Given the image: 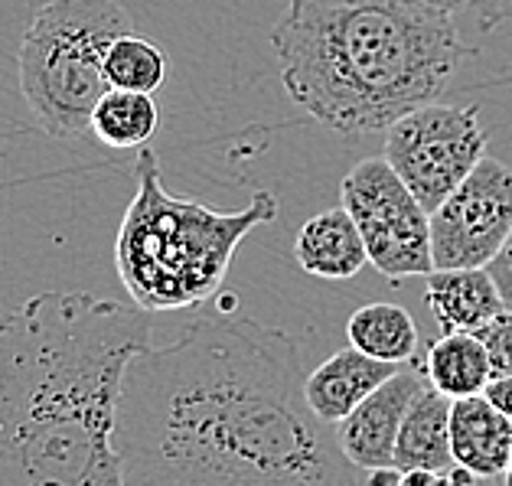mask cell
Returning <instances> with one entry per match:
<instances>
[{
  "label": "cell",
  "instance_id": "1",
  "mask_svg": "<svg viewBox=\"0 0 512 486\" xmlns=\"http://www.w3.org/2000/svg\"><path fill=\"white\" fill-rule=\"evenodd\" d=\"M304 385L294 336L232 310L151 343L121 382L124 486H369Z\"/></svg>",
  "mask_w": 512,
  "mask_h": 486
},
{
  "label": "cell",
  "instance_id": "2",
  "mask_svg": "<svg viewBox=\"0 0 512 486\" xmlns=\"http://www.w3.org/2000/svg\"><path fill=\"white\" fill-rule=\"evenodd\" d=\"M151 333L147 310L85 291L0 314V486H124L118 398Z\"/></svg>",
  "mask_w": 512,
  "mask_h": 486
},
{
  "label": "cell",
  "instance_id": "3",
  "mask_svg": "<svg viewBox=\"0 0 512 486\" xmlns=\"http://www.w3.org/2000/svg\"><path fill=\"white\" fill-rule=\"evenodd\" d=\"M271 46L291 102L346 137L437 102L473 56L451 10L424 0H291Z\"/></svg>",
  "mask_w": 512,
  "mask_h": 486
},
{
  "label": "cell",
  "instance_id": "4",
  "mask_svg": "<svg viewBox=\"0 0 512 486\" xmlns=\"http://www.w3.org/2000/svg\"><path fill=\"white\" fill-rule=\"evenodd\" d=\"M134 177L137 190L118 229L115 268L124 291L147 314L199 307L216 297L245 235L278 219V199L268 190H255L235 213L173 196L160 180V157L147 147L137 151Z\"/></svg>",
  "mask_w": 512,
  "mask_h": 486
},
{
  "label": "cell",
  "instance_id": "5",
  "mask_svg": "<svg viewBox=\"0 0 512 486\" xmlns=\"http://www.w3.org/2000/svg\"><path fill=\"white\" fill-rule=\"evenodd\" d=\"M131 33L118 0H46L20 40V95L49 137L89 134L92 111L108 92L105 53Z\"/></svg>",
  "mask_w": 512,
  "mask_h": 486
},
{
  "label": "cell",
  "instance_id": "6",
  "mask_svg": "<svg viewBox=\"0 0 512 486\" xmlns=\"http://www.w3.org/2000/svg\"><path fill=\"white\" fill-rule=\"evenodd\" d=\"M340 206L353 216L369 265L382 278L402 284L405 278H428L434 271L431 213L385 157H366L346 173Z\"/></svg>",
  "mask_w": 512,
  "mask_h": 486
},
{
  "label": "cell",
  "instance_id": "7",
  "mask_svg": "<svg viewBox=\"0 0 512 486\" xmlns=\"http://www.w3.org/2000/svg\"><path fill=\"white\" fill-rule=\"evenodd\" d=\"M382 157L418 203L434 213L486 157L480 108L428 102L408 111L392 128H385Z\"/></svg>",
  "mask_w": 512,
  "mask_h": 486
},
{
  "label": "cell",
  "instance_id": "8",
  "mask_svg": "<svg viewBox=\"0 0 512 486\" xmlns=\"http://www.w3.org/2000/svg\"><path fill=\"white\" fill-rule=\"evenodd\" d=\"M512 232V167L486 154L431 213L434 268H490Z\"/></svg>",
  "mask_w": 512,
  "mask_h": 486
},
{
  "label": "cell",
  "instance_id": "9",
  "mask_svg": "<svg viewBox=\"0 0 512 486\" xmlns=\"http://www.w3.org/2000/svg\"><path fill=\"white\" fill-rule=\"evenodd\" d=\"M428 389V379L418 369V363L398 366L395 376H389L376 392H372L359 408L333 425L336 444L346 454V460L362 473L385 470L395 464V441L402 431V421L408 415L411 402Z\"/></svg>",
  "mask_w": 512,
  "mask_h": 486
},
{
  "label": "cell",
  "instance_id": "10",
  "mask_svg": "<svg viewBox=\"0 0 512 486\" xmlns=\"http://www.w3.org/2000/svg\"><path fill=\"white\" fill-rule=\"evenodd\" d=\"M398 366L392 363H379L359 350H340L330 359L307 372V405L314 408V415L327 425H340L353 408H359L366 398L379 389V385L395 376Z\"/></svg>",
  "mask_w": 512,
  "mask_h": 486
},
{
  "label": "cell",
  "instance_id": "11",
  "mask_svg": "<svg viewBox=\"0 0 512 486\" xmlns=\"http://www.w3.org/2000/svg\"><path fill=\"white\" fill-rule=\"evenodd\" d=\"M424 304L431 307L441 333H477L506 310L490 268H434L424 288Z\"/></svg>",
  "mask_w": 512,
  "mask_h": 486
},
{
  "label": "cell",
  "instance_id": "12",
  "mask_svg": "<svg viewBox=\"0 0 512 486\" xmlns=\"http://www.w3.org/2000/svg\"><path fill=\"white\" fill-rule=\"evenodd\" d=\"M451 454L454 464L486 477H503L512 454V421L496 411L486 395L451 402Z\"/></svg>",
  "mask_w": 512,
  "mask_h": 486
},
{
  "label": "cell",
  "instance_id": "13",
  "mask_svg": "<svg viewBox=\"0 0 512 486\" xmlns=\"http://www.w3.org/2000/svg\"><path fill=\"white\" fill-rule=\"evenodd\" d=\"M294 258L310 278L320 281H349L369 261L366 242L343 206L323 209L304 222L294 242Z\"/></svg>",
  "mask_w": 512,
  "mask_h": 486
},
{
  "label": "cell",
  "instance_id": "14",
  "mask_svg": "<svg viewBox=\"0 0 512 486\" xmlns=\"http://www.w3.org/2000/svg\"><path fill=\"white\" fill-rule=\"evenodd\" d=\"M395 470L447 473L454 467L451 454V398L437 389H424L411 402L395 441Z\"/></svg>",
  "mask_w": 512,
  "mask_h": 486
},
{
  "label": "cell",
  "instance_id": "15",
  "mask_svg": "<svg viewBox=\"0 0 512 486\" xmlns=\"http://www.w3.org/2000/svg\"><path fill=\"white\" fill-rule=\"evenodd\" d=\"M415 363L431 389L447 395L451 402L467 395H483L493 379L490 356H486L477 333H441Z\"/></svg>",
  "mask_w": 512,
  "mask_h": 486
},
{
  "label": "cell",
  "instance_id": "16",
  "mask_svg": "<svg viewBox=\"0 0 512 486\" xmlns=\"http://www.w3.org/2000/svg\"><path fill=\"white\" fill-rule=\"evenodd\" d=\"M349 346L379 363L405 366L418 353V323L398 304H366L346 323Z\"/></svg>",
  "mask_w": 512,
  "mask_h": 486
},
{
  "label": "cell",
  "instance_id": "17",
  "mask_svg": "<svg viewBox=\"0 0 512 486\" xmlns=\"http://www.w3.org/2000/svg\"><path fill=\"white\" fill-rule=\"evenodd\" d=\"M160 105L154 95L108 89L92 111L89 134L111 151H141L160 131Z\"/></svg>",
  "mask_w": 512,
  "mask_h": 486
},
{
  "label": "cell",
  "instance_id": "18",
  "mask_svg": "<svg viewBox=\"0 0 512 486\" xmlns=\"http://www.w3.org/2000/svg\"><path fill=\"white\" fill-rule=\"evenodd\" d=\"M167 79V53L141 33H124L105 53L108 89L154 95Z\"/></svg>",
  "mask_w": 512,
  "mask_h": 486
},
{
  "label": "cell",
  "instance_id": "19",
  "mask_svg": "<svg viewBox=\"0 0 512 486\" xmlns=\"http://www.w3.org/2000/svg\"><path fill=\"white\" fill-rule=\"evenodd\" d=\"M486 356H490L493 379L512 376V310L506 307L503 314H496L490 323H483L477 330Z\"/></svg>",
  "mask_w": 512,
  "mask_h": 486
},
{
  "label": "cell",
  "instance_id": "20",
  "mask_svg": "<svg viewBox=\"0 0 512 486\" xmlns=\"http://www.w3.org/2000/svg\"><path fill=\"white\" fill-rule=\"evenodd\" d=\"M490 274H493V281H496L499 294H503L506 307L512 310V232H509L506 245L499 248V255L490 261Z\"/></svg>",
  "mask_w": 512,
  "mask_h": 486
},
{
  "label": "cell",
  "instance_id": "21",
  "mask_svg": "<svg viewBox=\"0 0 512 486\" xmlns=\"http://www.w3.org/2000/svg\"><path fill=\"white\" fill-rule=\"evenodd\" d=\"M486 402H490L496 411H503V415L512 421V376H499V379H490V385L483 389Z\"/></svg>",
  "mask_w": 512,
  "mask_h": 486
},
{
  "label": "cell",
  "instance_id": "22",
  "mask_svg": "<svg viewBox=\"0 0 512 486\" xmlns=\"http://www.w3.org/2000/svg\"><path fill=\"white\" fill-rule=\"evenodd\" d=\"M477 17H480V30L490 33L499 27V23L512 20V0H490V4L477 10Z\"/></svg>",
  "mask_w": 512,
  "mask_h": 486
},
{
  "label": "cell",
  "instance_id": "23",
  "mask_svg": "<svg viewBox=\"0 0 512 486\" xmlns=\"http://www.w3.org/2000/svg\"><path fill=\"white\" fill-rule=\"evenodd\" d=\"M447 477H451L454 486H480V477H477V473H470L467 467H460V464H454L451 470H447Z\"/></svg>",
  "mask_w": 512,
  "mask_h": 486
},
{
  "label": "cell",
  "instance_id": "24",
  "mask_svg": "<svg viewBox=\"0 0 512 486\" xmlns=\"http://www.w3.org/2000/svg\"><path fill=\"white\" fill-rule=\"evenodd\" d=\"M424 4H434V7H441V10H451V14H457V10H464V7H473L477 0H424Z\"/></svg>",
  "mask_w": 512,
  "mask_h": 486
},
{
  "label": "cell",
  "instance_id": "25",
  "mask_svg": "<svg viewBox=\"0 0 512 486\" xmlns=\"http://www.w3.org/2000/svg\"><path fill=\"white\" fill-rule=\"evenodd\" d=\"M503 486H512V454H509V464H506V473H503Z\"/></svg>",
  "mask_w": 512,
  "mask_h": 486
}]
</instances>
